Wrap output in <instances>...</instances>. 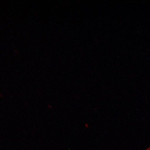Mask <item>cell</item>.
Listing matches in <instances>:
<instances>
[{
  "label": "cell",
  "instance_id": "6da1fadb",
  "mask_svg": "<svg viewBox=\"0 0 150 150\" xmlns=\"http://www.w3.org/2000/svg\"><path fill=\"white\" fill-rule=\"evenodd\" d=\"M146 150H150V147H149V148H148V149H147Z\"/></svg>",
  "mask_w": 150,
  "mask_h": 150
}]
</instances>
